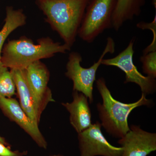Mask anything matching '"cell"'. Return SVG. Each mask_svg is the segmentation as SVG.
<instances>
[{"label": "cell", "mask_w": 156, "mask_h": 156, "mask_svg": "<svg viewBox=\"0 0 156 156\" xmlns=\"http://www.w3.org/2000/svg\"><path fill=\"white\" fill-rule=\"evenodd\" d=\"M90 0H37L46 22L64 44L71 48L76 41L87 6Z\"/></svg>", "instance_id": "cell-1"}, {"label": "cell", "mask_w": 156, "mask_h": 156, "mask_svg": "<svg viewBox=\"0 0 156 156\" xmlns=\"http://www.w3.org/2000/svg\"><path fill=\"white\" fill-rule=\"evenodd\" d=\"M70 49L66 44L48 37L38 39L37 44H34L30 39L22 37L10 40L4 45L0 60L9 69H24L35 62L66 53Z\"/></svg>", "instance_id": "cell-2"}, {"label": "cell", "mask_w": 156, "mask_h": 156, "mask_svg": "<svg viewBox=\"0 0 156 156\" xmlns=\"http://www.w3.org/2000/svg\"><path fill=\"white\" fill-rule=\"evenodd\" d=\"M96 83L102 99V103L97 105L101 126L111 136L122 138L130 130L128 119L131 111L139 106H150L152 101L147 98V95L142 93L137 101L131 103H122L112 96L104 78H99Z\"/></svg>", "instance_id": "cell-3"}, {"label": "cell", "mask_w": 156, "mask_h": 156, "mask_svg": "<svg viewBox=\"0 0 156 156\" xmlns=\"http://www.w3.org/2000/svg\"><path fill=\"white\" fill-rule=\"evenodd\" d=\"M115 51L114 41L111 37H108L106 46L100 58L88 68L81 66L83 58L80 53L73 52L69 53L65 75L73 81V90L83 93L88 98L90 103L93 101V84L96 81L97 70L105 55L108 53L112 54Z\"/></svg>", "instance_id": "cell-4"}, {"label": "cell", "mask_w": 156, "mask_h": 156, "mask_svg": "<svg viewBox=\"0 0 156 156\" xmlns=\"http://www.w3.org/2000/svg\"><path fill=\"white\" fill-rule=\"evenodd\" d=\"M117 0H90L86 9L78 35L92 43L107 29L112 28V17Z\"/></svg>", "instance_id": "cell-5"}, {"label": "cell", "mask_w": 156, "mask_h": 156, "mask_svg": "<svg viewBox=\"0 0 156 156\" xmlns=\"http://www.w3.org/2000/svg\"><path fill=\"white\" fill-rule=\"evenodd\" d=\"M134 39H131L127 48L117 56L110 58H103L101 64L118 67L126 74L124 83H133L140 87L142 93L146 95L152 94L156 90L155 79L144 76L137 70L133 62Z\"/></svg>", "instance_id": "cell-6"}, {"label": "cell", "mask_w": 156, "mask_h": 156, "mask_svg": "<svg viewBox=\"0 0 156 156\" xmlns=\"http://www.w3.org/2000/svg\"><path fill=\"white\" fill-rule=\"evenodd\" d=\"M25 71L27 80L33 97L37 114L41 119L42 113L48 105L55 101L51 90L48 87L50 71L41 60L30 65Z\"/></svg>", "instance_id": "cell-7"}, {"label": "cell", "mask_w": 156, "mask_h": 156, "mask_svg": "<svg viewBox=\"0 0 156 156\" xmlns=\"http://www.w3.org/2000/svg\"><path fill=\"white\" fill-rule=\"evenodd\" d=\"M97 121L86 130L78 133L80 156H122V148L110 144L101 131Z\"/></svg>", "instance_id": "cell-8"}, {"label": "cell", "mask_w": 156, "mask_h": 156, "mask_svg": "<svg viewBox=\"0 0 156 156\" xmlns=\"http://www.w3.org/2000/svg\"><path fill=\"white\" fill-rule=\"evenodd\" d=\"M0 109L5 116L20 126L39 147L47 149L48 144L39 126L34 122L13 98H0Z\"/></svg>", "instance_id": "cell-9"}, {"label": "cell", "mask_w": 156, "mask_h": 156, "mask_svg": "<svg viewBox=\"0 0 156 156\" xmlns=\"http://www.w3.org/2000/svg\"><path fill=\"white\" fill-rule=\"evenodd\" d=\"M118 143L122 149V156H147L156 150V134L131 125Z\"/></svg>", "instance_id": "cell-10"}, {"label": "cell", "mask_w": 156, "mask_h": 156, "mask_svg": "<svg viewBox=\"0 0 156 156\" xmlns=\"http://www.w3.org/2000/svg\"><path fill=\"white\" fill-rule=\"evenodd\" d=\"M73 100L62 105L69 113L71 125L77 133L84 131L92 125L91 110L88 98L81 92L73 91Z\"/></svg>", "instance_id": "cell-11"}, {"label": "cell", "mask_w": 156, "mask_h": 156, "mask_svg": "<svg viewBox=\"0 0 156 156\" xmlns=\"http://www.w3.org/2000/svg\"><path fill=\"white\" fill-rule=\"evenodd\" d=\"M10 70L16 86V94L20 106L31 119L39 126L41 119L37 114L33 97L27 80L25 69Z\"/></svg>", "instance_id": "cell-12"}, {"label": "cell", "mask_w": 156, "mask_h": 156, "mask_svg": "<svg viewBox=\"0 0 156 156\" xmlns=\"http://www.w3.org/2000/svg\"><path fill=\"white\" fill-rule=\"evenodd\" d=\"M146 0H117L112 17V28L118 31L127 21L140 14Z\"/></svg>", "instance_id": "cell-13"}, {"label": "cell", "mask_w": 156, "mask_h": 156, "mask_svg": "<svg viewBox=\"0 0 156 156\" xmlns=\"http://www.w3.org/2000/svg\"><path fill=\"white\" fill-rule=\"evenodd\" d=\"M5 24L0 30V59L4 43L11 33L25 25L27 17L21 9H15L9 6L6 9Z\"/></svg>", "instance_id": "cell-14"}, {"label": "cell", "mask_w": 156, "mask_h": 156, "mask_svg": "<svg viewBox=\"0 0 156 156\" xmlns=\"http://www.w3.org/2000/svg\"><path fill=\"white\" fill-rule=\"evenodd\" d=\"M16 94V86L11 70L0 60V98H12Z\"/></svg>", "instance_id": "cell-15"}, {"label": "cell", "mask_w": 156, "mask_h": 156, "mask_svg": "<svg viewBox=\"0 0 156 156\" xmlns=\"http://www.w3.org/2000/svg\"><path fill=\"white\" fill-rule=\"evenodd\" d=\"M142 63L143 72L147 76L156 79V51L143 55L140 58Z\"/></svg>", "instance_id": "cell-16"}, {"label": "cell", "mask_w": 156, "mask_h": 156, "mask_svg": "<svg viewBox=\"0 0 156 156\" xmlns=\"http://www.w3.org/2000/svg\"><path fill=\"white\" fill-rule=\"evenodd\" d=\"M136 27L137 28L141 29H149L152 31L153 34V39L150 45H149L143 51V55L153 52L156 51V15L155 16L153 21L151 23H145L140 22L137 23Z\"/></svg>", "instance_id": "cell-17"}, {"label": "cell", "mask_w": 156, "mask_h": 156, "mask_svg": "<svg viewBox=\"0 0 156 156\" xmlns=\"http://www.w3.org/2000/svg\"><path fill=\"white\" fill-rule=\"evenodd\" d=\"M27 154V151H12L10 146L0 143V156H25Z\"/></svg>", "instance_id": "cell-18"}, {"label": "cell", "mask_w": 156, "mask_h": 156, "mask_svg": "<svg viewBox=\"0 0 156 156\" xmlns=\"http://www.w3.org/2000/svg\"><path fill=\"white\" fill-rule=\"evenodd\" d=\"M0 143H2L4 144H5V145L8 146H9V144L7 142L5 139L4 137H3L2 136H0Z\"/></svg>", "instance_id": "cell-19"}, {"label": "cell", "mask_w": 156, "mask_h": 156, "mask_svg": "<svg viewBox=\"0 0 156 156\" xmlns=\"http://www.w3.org/2000/svg\"><path fill=\"white\" fill-rule=\"evenodd\" d=\"M49 156H64L63 155H62L61 154H54V155H50Z\"/></svg>", "instance_id": "cell-20"}]
</instances>
